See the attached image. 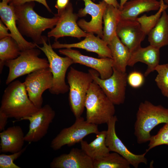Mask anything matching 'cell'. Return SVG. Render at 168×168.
Masks as SVG:
<instances>
[{
  "label": "cell",
  "mask_w": 168,
  "mask_h": 168,
  "mask_svg": "<svg viewBox=\"0 0 168 168\" xmlns=\"http://www.w3.org/2000/svg\"><path fill=\"white\" fill-rule=\"evenodd\" d=\"M40 54L39 49L33 48L21 51L17 58L5 62V65L9 69L6 84L8 85L17 78L36 70L49 68L48 60L39 57Z\"/></svg>",
  "instance_id": "cell-7"
},
{
  "label": "cell",
  "mask_w": 168,
  "mask_h": 168,
  "mask_svg": "<svg viewBox=\"0 0 168 168\" xmlns=\"http://www.w3.org/2000/svg\"><path fill=\"white\" fill-rule=\"evenodd\" d=\"M55 115V111L46 104L31 116L22 118L21 120L30 121L29 131L25 136V141L30 143L40 140L47 133Z\"/></svg>",
  "instance_id": "cell-12"
},
{
  "label": "cell",
  "mask_w": 168,
  "mask_h": 168,
  "mask_svg": "<svg viewBox=\"0 0 168 168\" xmlns=\"http://www.w3.org/2000/svg\"><path fill=\"white\" fill-rule=\"evenodd\" d=\"M84 40L72 44H62L55 41L52 45L53 49L78 48L97 54L100 58H112L111 53L108 45L98 36H95L93 33H87Z\"/></svg>",
  "instance_id": "cell-17"
},
{
  "label": "cell",
  "mask_w": 168,
  "mask_h": 168,
  "mask_svg": "<svg viewBox=\"0 0 168 168\" xmlns=\"http://www.w3.org/2000/svg\"><path fill=\"white\" fill-rule=\"evenodd\" d=\"M11 0H2V2L8 4V3H9Z\"/></svg>",
  "instance_id": "cell-40"
},
{
  "label": "cell",
  "mask_w": 168,
  "mask_h": 168,
  "mask_svg": "<svg viewBox=\"0 0 168 168\" xmlns=\"http://www.w3.org/2000/svg\"><path fill=\"white\" fill-rule=\"evenodd\" d=\"M34 6V2L14 6L16 24L22 35L31 38L33 42L38 45L43 44L42 32L46 29H53L57 24L59 17L58 14L52 18L42 17L35 11Z\"/></svg>",
  "instance_id": "cell-1"
},
{
  "label": "cell",
  "mask_w": 168,
  "mask_h": 168,
  "mask_svg": "<svg viewBox=\"0 0 168 168\" xmlns=\"http://www.w3.org/2000/svg\"><path fill=\"white\" fill-rule=\"evenodd\" d=\"M8 117L4 113L0 111V131L4 130L7 124Z\"/></svg>",
  "instance_id": "cell-36"
},
{
  "label": "cell",
  "mask_w": 168,
  "mask_h": 168,
  "mask_svg": "<svg viewBox=\"0 0 168 168\" xmlns=\"http://www.w3.org/2000/svg\"><path fill=\"white\" fill-rule=\"evenodd\" d=\"M59 18L55 27L48 33L49 37H54L55 40L64 36H71L80 39L86 37L87 33L82 30L77 24L79 17L73 12L72 3L69 2L63 9L58 10Z\"/></svg>",
  "instance_id": "cell-10"
},
{
  "label": "cell",
  "mask_w": 168,
  "mask_h": 168,
  "mask_svg": "<svg viewBox=\"0 0 168 168\" xmlns=\"http://www.w3.org/2000/svg\"><path fill=\"white\" fill-rule=\"evenodd\" d=\"M8 85L2 97L0 111L9 118L19 120L38 110L30 99L24 82L17 80Z\"/></svg>",
  "instance_id": "cell-2"
},
{
  "label": "cell",
  "mask_w": 168,
  "mask_h": 168,
  "mask_svg": "<svg viewBox=\"0 0 168 168\" xmlns=\"http://www.w3.org/2000/svg\"><path fill=\"white\" fill-rule=\"evenodd\" d=\"M103 1H105L108 4L112 5L117 8H119L120 5L117 0H103Z\"/></svg>",
  "instance_id": "cell-38"
},
{
  "label": "cell",
  "mask_w": 168,
  "mask_h": 168,
  "mask_svg": "<svg viewBox=\"0 0 168 168\" xmlns=\"http://www.w3.org/2000/svg\"><path fill=\"white\" fill-rule=\"evenodd\" d=\"M116 33L131 52L141 46L146 35L136 20H120Z\"/></svg>",
  "instance_id": "cell-16"
},
{
  "label": "cell",
  "mask_w": 168,
  "mask_h": 168,
  "mask_svg": "<svg viewBox=\"0 0 168 168\" xmlns=\"http://www.w3.org/2000/svg\"><path fill=\"white\" fill-rule=\"evenodd\" d=\"M85 7L78 11L77 14L78 16L82 17L87 14L91 16V20L87 22L82 19L77 22L79 27L86 33H93L102 39L103 30L102 26V19L104 12L107 4L103 1L99 3L96 4L91 0H83Z\"/></svg>",
  "instance_id": "cell-14"
},
{
  "label": "cell",
  "mask_w": 168,
  "mask_h": 168,
  "mask_svg": "<svg viewBox=\"0 0 168 168\" xmlns=\"http://www.w3.org/2000/svg\"><path fill=\"white\" fill-rule=\"evenodd\" d=\"M0 16L1 20L10 31L11 36L17 43L21 51L36 47V44L26 40L20 32L16 25L17 18L13 7L1 2Z\"/></svg>",
  "instance_id": "cell-19"
},
{
  "label": "cell",
  "mask_w": 168,
  "mask_h": 168,
  "mask_svg": "<svg viewBox=\"0 0 168 168\" xmlns=\"http://www.w3.org/2000/svg\"><path fill=\"white\" fill-rule=\"evenodd\" d=\"M0 152H18L23 148L25 136L21 128L13 126L3 130L0 133Z\"/></svg>",
  "instance_id": "cell-22"
},
{
  "label": "cell",
  "mask_w": 168,
  "mask_h": 168,
  "mask_svg": "<svg viewBox=\"0 0 168 168\" xmlns=\"http://www.w3.org/2000/svg\"><path fill=\"white\" fill-rule=\"evenodd\" d=\"M47 37L43 36V46L40 47L36 44V46L47 57L49 68L53 74V86L49 90L54 95L64 94L69 91V88L65 81L66 73L69 67L74 63L70 58L66 56L61 57L58 55L53 50L50 43L47 44Z\"/></svg>",
  "instance_id": "cell-6"
},
{
  "label": "cell",
  "mask_w": 168,
  "mask_h": 168,
  "mask_svg": "<svg viewBox=\"0 0 168 168\" xmlns=\"http://www.w3.org/2000/svg\"><path fill=\"white\" fill-rule=\"evenodd\" d=\"M69 0H57L55 7L58 10H60L65 8L68 3Z\"/></svg>",
  "instance_id": "cell-37"
},
{
  "label": "cell",
  "mask_w": 168,
  "mask_h": 168,
  "mask_svg": "<svg viewBox=\"0 0 168 168\" xmlns=\"http://www.w3.org/2000/svg\"><path fill=\"white\" fill-rule=\"evenodd\" d=\"M165 3L168 5V0H163Z\"/></svg>",
  "instance_id": "cell-41"
},
{
  "label": "cell",
  "mask_w": 168,
  "mask_h": 168,
  "mask_svg": "<svg viewBox=\"0 0 168 168\" xmlns=\"http://www.w3.org/2000/svg\"><path fill=\"white\" fill-rule=\"evenodd\" d=\"M106 130L99 132L96 138L88 143L83 140L80 142L81 149L93 160L99 159L110 151L105 144Z\"/></svg>",
  "instance_id": "cell-24"
},
{
  "label": "cell",
  "mask_w": 168,
  "mask_h": 168,
  "mask_svg": "<svg viewBox=\"0 0 168 168\" xmlns=\"http://www.w3.org/2000/svg\"><path fill=\"white\" fill-rule=\"evenodd\" d=\"M120 13L119 8L107 4L103 16L104 26L102 39L108 45L116 34L117 28L120 20Z\"/></svg>",
  "instance_id": "cell-26"
},
{
  "label": "cell",
  "mask_w": 168,
  "mask_h": 168,
  "mask_svg": "<svg viewBox=\"0 0 168 168\" xmlns=\"http://www.w3.org/2000/svg\"><path fill=\"white\" fill-rule=\"evenodd\" d=\"M34 1L42 4L49 12H52L51 10L47 4L46 0H11L9 3V5L14 7L21 5L26 2Z\"/></svg>",
  "instance_id": "cell-34"
},
{
  "label": "cell",
  "mask_w": 168,
  "mask_h": 168,
  "mask_svg": "<svg viewBox=\"0 0 168 168\" xmlns=\"http://www.w3.org/2000/svg\"><path fill=\"white\" fill-rule=\"evenodd\" d=\"M144 82V76L140 72L133 71L127 76V82L132 87H139L143 84Z\"/></svg>",
  "instance_id": "cell-33"
},
{
  "label": "cell",
  "mask_w": 168,
  "mask_h": 168,
  "mask_svg": "<svg viewBox=\"0 0 168 168\" xmlns=\"http://www.w3.org/2000/svg\"><path fill=\"white\" fill-rule=\"evenodd\" d=\"M21 52L18 44L11 36L0 40V73L5 62L16 58L20 55Z\"/></svg>",
  "instance_id": "cell-27"
},
{
  "label": "cell",
  "mask_w": 168,
  "mask_h": 168,
  "mask_svg": "<svg viewBox=\"0 0 168 168\" xmlns=\"http://www.w3.org/2000/svg\"><path fill=\"white\" fill-rule=\"evenodd\" d=\"M118 120L114 115L107 123L105 144L110 151L116 152L126 159L135 168L138 167L141 163L147 165V160L145 157L147 152L139 155L133 153L129 151L117 136L115 131V124Z\"/></svg>",
  "instance_id": "cell-13"
},
{
  "label": "cell",
  "mask_w": 168,
  "mask_h": 168,
  "mask_svg": "<svg viewBox=\"0 0 168 168\" xmlns=\"http://www.w3.org/2000/svg\"><path fill=\"white\" fill-rule=\"evenodd\" d=\"M150 45L160 49L168 45V14L164 11L155 26L148 34Z\"/></svg>",
  "instance_id": "cell-25"
},
{
  "label": "cell",
  "mask_w": 168,
  "mask_h": 168,
  "mask_svg": "<svg viewBox=\"0 0 168 168\" xmlns=\"http://www.w3.org/2000/svg\"><path fill=\"white\" fill-rule=\"evenodd\" d=\"M146 151L147 152L152 148L161 145L168 146V122L159 130L157 133L151 136Z\"/></svg>",
  "instance_id": "cell-31"
},
{
  "label": "cell",
  "mask_w": 168,
  "mask_h": 168,
  "mask_svg": "<svg viewBox=\"0 0 168 168\" xmlns=\"http://www.w3.org/2000/svg\"><path fill=\"white\" fill-rule=\"evenodd\" d=\"M130 166L126 159L114 152L93 160L94 168H130Z\"/></svg>",
  "instance_id": "cell-28"
},
{
  "label": "cell",
  "mask_w": 168,
  "mask_h": 168,
  "mask_svg": "<svg viewBox=\"0 0 168 168\" xmlns=\"http://www.w3.org/2000/svg\"><path fill=\"white\" fill-rule=\"evenodd\" d=\"M58 52L71 58L74 63H79L96 70L102 79L108 78L113 73V60L111 58H98L84 55L79 51L71 48L59 49Z\"/></svg>",
  "instance_id": "cell-15"
},
{
  "label": "cell",
  "mask_w": 168,
  "mask_h": 168,
  "mask_svg": "<svg viewBox=\"0 0 168 168\" xmlns=\"http://www.w3.org/2000/svg\"><path fill=\"white\" fill-rule=\"evenodd\" d=\"M168 122V108L145 100L140 104L134 125V134L139 144L149 141L150 132L157 125Z\"/></svg>",
  "instance_id": "cell-3"
},
{
  "label": "cell",
  "mask_w": 168,
  "mask_h": 168,
  "mask_svg": "<svg viewBox=\"0 0 168 168\" xmlns=\"http://www.w3.org/2000/svg\"><path fill=\"white\" fill-rule=\"evenodd\" d=\"M160 1L161 2V6L156 13L150 16L143 15L136 19L140 23L142 30L146 35L155 26L163 12L168 7V5L165 3L163 0Z\"/></svg>",
  "instance_id": "cell-29"
},
{
  "label": "cell",
  "mask_w": 168,
  "mask_h": 168,
  "mask_svg": "<svg viewBox=\"0 0 168 168\" xmlns=\"http://www.w3.org/2000/svg\"><path fill=\"white\" fill-rule=\"evenodd\" d=\"M113 60V68L119 71L126 72V67L130 55L128 49L115 34L108 44Z\"/></svg>",
  "instance_id": "cell-23"
},
{
  "label": "cell",
  "mask_w": 168,
  "mask_h": 168,
  "mask_svg": "<svg viewBox=\"0 0 168 168\" xmlns=\"http://www.w3.org/2000/svg\"><path fill=\"white\" fill-rule=\"evenodd\" d=\"M98 125L88 122L81 116L76 118L71 126L63 128L52 140L51 147L54 150L60 149L63 146H71L80 142L86 136L99 132Z\"/></svg>",
  "instance_id": "cell-8"
},
{
  "label": "cell",
  "mask_w": 168,
  "mask_h": 168,
  "mask_svg": "<svg viewBox=\"0 0 168 168\" xmlns=\"http://www.w3.org/2000/svg\"><path fill=\"white\" fill-rule=\"evenodd\" d=\"M159 60L160 49L151 45L145 48L140 46L131 52L128 66L133 67L138 62L145 63L147 68L144 75L147 77L155 71Z\"/></svg>",
  "instance_id": "cell-20"
},
{
  "label": "cell",
  "mask_w": 168,
  "mask_h": 168,
  "mask_svg": "<svg viewBox=\"0 0 168 168\" xmlns=\"http://www.w3.org/2000/svg\"><path fill=\"white\" fill-rule=\"evenodd\" d=\"M27 146L20 151L10 155L2 154L0 155V168H20L14 163L26 150Z\"/></svg>",
  "instance_id": "cell-32"
},
{
  "label": "cell",
  "mask_w": 168,
  "mask_h": 168,
  "mask_svg": "<svg viewBox=\"0 0 168 168\" xmlns=\"http://www.w3.org/2000/svg\"><path fill=\"white\" fill-rule=\"evenodd\" d=\"M67 79L69 86L68 100L71 110L76 118L81 116L85 108L86 95L93 81L91 73L71 67Z\"/></svg>",
  "instance_id": "cell-5"
},
{
  "label": "cell",
  "mask_w": 168,
  "mask_h": 168,
  "mask_svg": "<svg viewBox=\"0 0 168 168\" xmlns=\"http://www.w3.org/2000/svg\"><path fill=\"white\" fill-rule=\"evenodd\" d=\"M51 168H94L93 160L81 149L73 148L68 154L55 157Z\"/></svg>",
  "instance_id": "cell-18"
},
{
  "label": "cell",
  "mask_w": 168,
  "mask_h": 168,
  "mask_svg": "<svg viewBox=\"0 0 168 168\" xmlns=\"http://www.w3.org/2000/svg\"><path fill=\"white\" fill-rule=\"evenodd\" d=\"M24 83L30 99L37 108H41L43 93L53 86V74L49 68L39 69L28 74Z\"/></svg>",
  "instance_id": "cell-11"
},
{
  "label": "cell",
  "mask_w": 168,
  "mask_h": 168,
  "mask_svg": "<svg viewBox=\"0 0 168 168\" xmlns=\"http://www.w3.org/2000/svg\"><path fill=\"white\" fill-rule=\"evenodd\" d=\"M161 2L157 0H131L120 10V20H136L142 13L158 10Z\"/></svg>",
  "instance_id": "cell-21"
},
{
  "label": "cell",
  "mask_w": 168,
  "mask_h": 168,
  "mask_svg": "<svg viewBox=\"0 0 168 168\" xmlns=\"http://www.w3.org/2000/svg\"><path fill=\"white\" fill-rule=\"evenodd\" d=\"M93 81L101 88L105 94L114 105L124 103L128 75L113 68L112 75L108 78L102 79L99 77V73L96 70H88Z\"/></svg>",
  "instance_id": "cell-9"
},
{
  "label": "cell",
  "mask_w": 168,
  "mask_h": 168,
  "mask_svg": "<svg viewBox=\"0 0 168 168\" xmlns=\"http://www.w3.org/2000/svg\"><path fill=\"white\" fill-rule=\"evenodd\" d=\"M86 120L97 125L107 124L114 115V105L94 81L91 83L86 96Z\"/></svg>",
  "instance_id": "cell-4"
},
{
  "label": "cell",
  "mask_w": 168,
  "mask_h": 168,
  "mask_svg": "<svg viewBox=\"0 0 168 168\" xmlns=\"http://www.w3.org/2000/svg\"><path fill=\"white\" fill-rule=\"evenodd\" d=\"M158 74L155 79L156 85L162 94L168 98V63L159 64L155 69Z\"/></svg>",
  "instance_id": "cell-30"
},
{
  "label": "cell",
  "mask_w": 168,
  "mask_h": 168,
  "mask_svg": "<svg viewBox=\"0 0 168 168\" xmlns=\"http://www.w3.org/2000/svg\"><path fill=\"white\" fill-rule=\"evenodd\" d=\"M9 30L2 21H0V39L11 36V34L8 32Z\"/></svg>",
  "instance_id": "cell-35"
},
{
  "label": "cell",
  "mask_w": 168,
  "mask_h": 168,
  "mask_svg": "<svg viewBox=\"0 0 168 168\" xmlns=\"http://www.w3.org/2000/svg\"><path fill=\"white\" fill-rule=\"evenodd\" d=\"M128 0H120V3H119L120 7L119 9H121L123 7L125 3L128 1Z\"/></svg>",
  "instance_id": "cell-39"
}]
</instances>
